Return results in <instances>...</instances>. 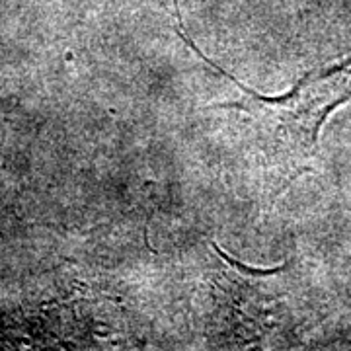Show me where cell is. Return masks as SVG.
I'll return each instance as SVG.
<instances>
[{
  "mask_svg": "<svg viewBox=\"0 0 351 351\" xmlns=\"http://www.w3.org/2000/svg\"><path fill=\"white\" fill-rule=\"evenodd\" d=\"M239 84L237 78H230ZM246 94L239 101L215 106L242 115V152L248 182L258 199L271 203L306 172L318 135L328 117L351 101V55L301 78L287 94L263 96L239 84Z\"/></svg>",
  "mask_w": 351,
  "mask_h": 351,
  "instance_id": "6da1fadb",
  "label": "cell"
}]
</instances>
